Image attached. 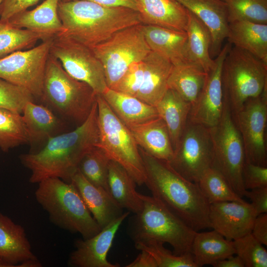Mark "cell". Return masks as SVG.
Masks as SVG:
<instances>
[{
	"mask_svg": "<svg viewBox=\"0 0 267 267\" xmlns=\"http://www.w3.org/2000/svg\"><path fill=\"white\" fill-rule=\"evenodd\" d=\"M99 141L96 101L87 119L76 129L51 137L41 150L21 154L19 159L31 171V183L51 178L70 182L82 158Z\"/></svg>",
	"mask_w": 267,
	"mask_h": 267,
	"instance_id": "1",
	"label": "cell"
},
{
	"mask_svg": "<svg viewBox=\"0 0 267 267\" xmlns=\"http://www.w3.org/2000/svg\"><path fill=\"white\" fill-rule=\"evenodd\" d=\"M139 148L144 164V184L152 196L196 231L210 227V204L198 183L180 175L166 161L155 158Z\"/></svg>",
	"mask_w": 267,
	"mask_h": 267,
	"instance_id": "2",
	"label": "cell"
},
{
	"mask_svg": "<svg viewBox=\"0 0 267 267\" xmlns=\"http://www.w3.org/2000/svg\"><path fill=\"white\" fill-rule=\"evenodd\" d=\"M57 12L62 27L56 36L89 48L121 30L142 23L138 11L131 8L105 6L84 0L59 1Z\"/></svg>",
	"mask_w": 267,
	"mask_h": 267,
	"instance_id": "3",
	"label": "cell"
},
{
	"mask_svg": "<svg viewBox=\"0 0 267 267\" xmlns=\"http://www.w3.org/2000/svg\"><path fill=\"white\" fill-rule=\"evenodd\" d=\"M143 202L140 212L129 220L128 233L134 242L167 243L177 255L191 253L197 231L152 196L138 193Z\"/></svg>",
	"mask_w": 267,
	"mask_h": 267,
	"instance_id": "4",
	"label": "cell"
},
{
	"mask_svg": "<svg viewBox=\"0 0 267 267\" xmlns=\"http://www.w3.org/2000/svg\"><path fill=\"white\" fill-rule=\"evenodd\" d=\"M36 201L53 224L88 239L101 229L86 206L74 184L57 178L38 183Z\"/></svg>",
	"mask_w": 267,
	"mask_h": 267,
	"instance_id": "5",
	"label": "cell"
},
{
	"mask_svg": "<svg viewBox=\"0 0 267 267\" xmlns=\"http://www.w3.org/2000/svg\"><path fill=\"white\" fill-rule=\"evenodd\" d=\"M96 95L88 85L69 75L49 54L41 98L43 101L62 117L81 125L89 116Z\"/></svg>",
	"mask_w": 267,
	"mask_h": 267,
	"instance_id": "6",
	"label": "cell"
},
{
	"mask_svg": "<svg viewBox=\"0 0 267 267\" xmlns=\"http://www.w3.org/2000/svg\"><path fill=\"white\" fill-rule=\"evenodd\" d=\"M222 82L223 97L235 114L267 86V64L247 51L231 46L223 62Z\"/></svg>",
	"mask_w": 267,
	"mask_h": 267,
	"instance_id": "7",
	"label": "cell"
},
{
	"mask_svg": "<svg viewBox=\"0 0 267 267\" xmlns=\"http://www.w3.org/2000/svg\"><path fill=\"white\" fill-rule=\"evenodd\" d=\"M99 141L108 158L122 165L138 185L144 184L145 170L139 148L129 129L101 94L96 95Z\"/></svg>",
	"mask_w": 267,
	"mask_h": 267,
	"instance_id": "8",
	"label": "cell"
},
{
	"mask_svg": "<svg viewBox=\"0 0 267 267\" xmlns=\"http://www.w3.org/2000/svg\"><path fill=\"white\" fill-rule=\"evenodd\" d=\"M209 129L213 148L211 167L224 176L238 195L244 196L246 190L242 175L245 162L243 143L229 105L224 98L222 118L216 126Z\"/></svg>",
	"mask_w": 267,
	"mask_h": 267,
	"instance_id": "9",
	"label": "cell"
},
{
	"mask_svg": "<svg viewBox=\"0 0 267 267\" xmlns=\"http://www.w3.org/2000/svg\"><path fill=\"white\" fill-rule=\"evenodd\" d=\"M90 49L102 64L107 86L112 89L132 64L142 61L151 51L141 24L121 30Z\"/></svg>",
	"mask_w": 267,
	"mask_h": 267,
	"instance_id": "10",
	"label": "cell"
},
{
	"mask_svg": "<svg viewBox=\"0 0 267 267\" xmlns=\"http://www.w3.org/2000/svg\"><path fill=\"white\" fill-rule=\"evenodd\" d=\"M213 153L210 129L188 120L173 156L167 162L182 177L198 183L212 167Z\"/></svg>",
	"mask_w": 267,
	"mask_h": 267,
	"instance_id": "11",
	"label": "cell"
},
{
	"mask_svg": "<svg viewBox=\"0 0 267 267\" xmlns=\"http://www.w3.org/2000/svg\"><path fill=\"white\" fill-rule=\"evenodd\" d=\"M52 38L0 59V79L24 88L34 97L41 98Z\"/></svg>",
	"mask_w": 267,
	"mask_h": 267,
	"instance_id": "12",
	"label": "cell"
},
{
	"mask_svg": "<svg viewBox=\"0 0 267 267\" xmlns=\"http://www.w3.org/2000/svg\"><path fill=\"white\" fill-rule=\"evenodd\" d=\"M49 54L60 62L69 75L88 85L96 95L102 94L108 88L102 65L89 47L55 36Z\"/></svg>",
	"mask_w": 267,
	"mask_h": 267,
	"instance_id": "13",
	"label": "cell"
},
{
	"mask_svg": "<svg viewBox=\"0 0 267 267\" xmlns=\"http://www.w3.org/2000/svg\"><path fill=\"white\" fill-rule=\"evenodd\" d=\"M233 115L242 139L245 162L267 166V86Z\"/></svg>",
	"mask_w": 267,
	"mask_h": 267,
	"instance_id": "14",
	"label": "cell"
},
{
	"mask_svg": "<svg viewBox=\"0 0 267 267\" xmlns=\"http://www.w3.org/2000/svg\"><path fill=\"white\" fill-rule=\"evenodd\" d=\"M231 46L228 42L226 43L214 59V65L207 73L202 90L191 106L189 121L208 128H213L219 123L224 108L222 82V64Z\"/></svg>",
	"mask_w": 267,
	"mask_h": 267,
	"instance_id": "15",
	"label": "cell"
},
{
	"mask_svg": "<svg viewBox=\"0 0 267 267\" xmlns=\"http://www.w3.org/2000/svg\"><path fill=\"white\" fill-rule=\"evenodd\" d=\"M127 211L101 230L88 239H77L75 249L70 253L68 265L72 267H119L107 259L115 235L124 220L129 216Z\"/></svg>",
	"mask_w": 267,
	"mask_h": 267,
	"instance_id": "16",
	"label": "cell"
},
{
	"mask_svg": "<svg viewBox=\"0 0 267 267\" xmlns=\"http://www.w3.org/2000/svg\"><path fill=\"white\" fill-rule=\"evenodd\" d=\"M257 216L250 203L245 201L214 203L209 207L210 228L231 241L251 233Z\"/></svg>",
	"mask_w": 267,
	"mask_h": 267,
	"instance_id": "17",
	"label": "cell"
},
{
	"mask_svg": "<svg viewBox=\"0 0 267 267\" xmlns=\"http://www.w3.org/2000/svg\"><path fill=\"white\" fill-rule=\"evenodd\" d=\"M194 14L208 29L211 37V57L217 56L227 38L229 22L223 0H176Z\"/></svg>",
	"mask_w": 267,
	"mask_h": 267,
	"instance_id": "18",
	"label": "cell"
},
{
	"mask_svg": "<svg viewBox=\"0 0 267 267\" xmlns=\"http://www.w3.org/2000/svg\"><path fill=\"white\" fill-rule=\"evenodd\" d=\"M83 199L89 212L103 228L124 214V209L104 188L88 181L79 171L71 181Z\"/></svg>",
	"mask_w": 267,
	"mask_h": 267,
	"instance_id": "19",
	"label": "cell"
},
{
	"mask_svg": "<svg viewBox=\"0 0 267 267\" xmlns=\"http://www.w3.org/2000/svg\"><path fill=\"white\" fill-rule=\"evenodd\" d=\"M142 23L186 32L188 10L176 0H134Z\"/></svg>",
	"mask_w": 267,
	"mask_h": 267,
	"instance_id": "20",
	"label": "cell"
},
{
	"mask_svg": "<svg viewBox=\"0 0 267 267\" xmlns=\"http://www.w3.org/2000/svg\"><path fill=\"white\" fill-rule=\"evenodd\" d=\"M143 60V77L135 97L156 106L168 89V80L173 65L168 59L152 51Z\"/></svg>",
	"mask_w": 267,
	"mask_h": 267,
	"instance_id": "21",
	"label": "cell"
},
{
	"mask_svg": "<svg viewBox=\"0 0 267 267\" xmlns=\"http://www.w3.org/2000/svg\"><path fill=\"white\" fill-rule=\"evenodd\" d=\"M141 29L151 51L168 59L173 65L190 61L186 32L146 24H141Z\"/></svg>",
	"mask_w": 267,
	"mask_h": 267,
	"instance_id": "22",
	"label": "cell"
},
{
	"mask_svg": "<svg viewBox=\"0 0 267 267\" xmlns=\"http://www.w3.org/2000/svg\"><path fill=\"white\" fill-rule=\"evenodd\" d=\"M138 146L151 156L170 161L174 150L166 124L160 117L129 128Z\"/></svg>",
	"mask_w": 267,
	"mask_h": 267,
	"instance_id": "23",
	"label": "cell"
},
{
	"mask_svg": "<svg viewBox=\"0 0 267 267\" xmlns=\"http://www.w3.org/2000/svg\"><path fill=\"white\" fill-rule=\"evenodd\" d=\"M59 1L45 0L35 9L20 12L6 22L16 28L40 33L52 38L62 30L57 12Z\"/></svg>",
	"mask_w": 267,
	"mask_h": 267,
	"instance_id": "24",
	"label": "cell"
},
{
	"mask_svg": "<svg viewBox=\"0 0 267 267\" xmlns=\"http://www.w3.org/2000/svg\"><path fill=\"white\" fill-rule=\"evenodd\" d=\"M101 95L115 115L128 128L159 117L155 106L131 95L108 88Z\"/></svg>",
	"mask_w": 267,
	"mask_h": 267,
	"instance_id": "25",
	"label": "cell"
},
{
	"mask_svg": "<svg viewBox=\"0 0 267 267\" xmlns=\"http://www.w3.org/2000/svg\"><path fill=\"white\" fill-rule=\"evenodd\" d=\"M0 257L15 267L28 259H38L24 227L0 213Z\"/></svg>",
	"mask_w": 267,
	"mask_h": 267,
	"instance_id": "26",
	"label": "cell"
},
{
	"mask_svg": "<svg viewBox=\"0 0 267 267\" xmlns=\"http://www.w3.org/2000/svg\"><path fill=\"white\" fill-rule=\"evenodd\" d=\"M155 107L159 116L166 125L174 150L186 126L191 104L168 88Z\"/></svg>",
	"mask_w": 267,
	"mask_h": 267,
	"instance_id": "27",
	"label": "cell"
},
{
	"mask_svg": "<svg viewBox=\"0 0 267 267\" xmlns=\"http://www.w3.org/2000/svg\"><path fill=\"white\" fill-rule=\"evenodd\" d=\"M228 42L267 64V24L248 21L229 23Z\"/></svg>",
	"mask_w": 267,
	"mask_h": 267,
	"instance_id": "28",
	"label": "cell"
},
{
	"mask_svg": "<svg viewBox=\"0 0 267 267\" xmlns=\"http://www.w3.org/2000/svg\"><path fill=\"white\" fill-rule=\"evenodd\" d=\"M207 74L199 64L187 61L173 65L168 87L191 104L195 103L204 87Z\"/></svg>",
	"mask_w": 267,
	"mask_h": 267,
	"instance_id": "29",
	"label": "cell"
},
{
	"mask_svg": "<svg viewBox=\"0 0 267 267\" xmlns=\"http://www.w3.org/2000/svg\"><path fill=\"white\" fill-rule=\"evenodd\" d=\"M136 184L122 165L110 160L108 173L109 193L122 208L134 214L140 212L143 207L142 201L135 189Z\"/></svg>",
	"mask_w": 267,
	"mask_h": 267,
	"instance_id": "30",
	"label": "cell"
},
{
	"mask_svg": "<svg viewBox=\"0 0 267 267\" xmlns=\"http://www.w3.org/2000/svg\"><path fill=\"white\" fill-rule=\"evenodd\" d=\"M191 253L197 267L214 265L219 261L235 255L232 241L215 230L196 232L191 246Z\"/></svg>",
	"mask_w": 267,
	"mask_h": 267,
	"instance_id": "31",
	"label": "cell"
},
{
	"mask_svg": "<svg viewBox=\"0 0 267 267\" xmlns=\"http://www.w3.org/2000/svg\"><path fill=\"white\" fill-rule=\"evenodd\" d=\"M22 118L29 137V142L46 140L55 135L62 126L60 120L46 106L30 101L22 111Z\"/></svg>",
	"mask_w": 267,
	"mask_h": 267,
	"instance_id": "32",
	"label": "cell"
},
{
	"mask_svg": "<svg viewBox=\"0 0 267 267\" xmlns=\"http://www.w3.org/2000/svg\"><path fill=\"white\" fill-rule=\"evenodd\" d=\"M188 13L186 32L188 59L200 65L207 73L215 64V60L210 54L211 35L208 29L198 18L189 10Z\"/></svg>",
	"mask_w": 267,
	"mask_h": 267,
	"instance_id": "33",
	"label": "cell"
},
{
	"mask_svg": "<svg viewBox=\"0 0 267 267\" xmlns=\"http://www.w3.org/2000/svg\"><path fill=\"white\" fill-rule=\"evenodd\" d=\"M48 39L43 34L0 22V59L16 51L30 49L38 41Z\"/></svg>",
	"mask_w": 267,
	"mask_h": 267,
	"instance_id": "34",
	"label": "cell"
},
{
	"mask_svg": "<svg viewBox=\"0 0 267 267\" xmlns=\"http://www.w3.org/2000/svg\"><path fill=\"white\" fill-rule=\"evenodd\" d=\"M29 142L20 113L0 107V149L4 152Z\"/></svg>",
	"mask_w": 267,
	"mask_h": 267,
	"instance_id": "35",
	"label": "cell"
},
{
	"mask_svg": "<svg viewBox=\"0 0 267 267\" xmlns=\"http://www.w3.org/2000/svg\"><path fill=\"white\" fill-rule=\"evenodd\" d=\"M198 184L210 204L244 201L233 190L224 176L213 167L208 168L204 172Z\"/></svg>",
	"mask_w": 267,
	"mask_h": 267,
	"instance_id": "36",
	"label": "cell"
},
{
	"mask_svg": "<svg viewBox=\"0 0 267 267\" xmlns=\"http://www.w3.org/2000/svg\"><path fill=\"white\" fill-rule=\"evenodd\" d=\"M109 161L103 150L96 146L82 158L78 170L90 183L104 188L109 193L108 185Z\"/></svg>",
	"mask_w": 267,
	"mask_h": 267,
	"instance_id": "37",
	"label": "cell"
},
{
	"mask_svg": "<svg viewBox=\"0 0 267 267\" xmlns=\"http://www.w3.org/2000/svg\"><path fill=\"white\" fill-rule=\"evenodd\" d=\"M229 23L248 21L267 24V0H223Z\"/></svg>",
	"mask_w": 267,
	"mask_h": 267,
	"instance_id": "38",
	"label": "cell"
},
{
	"mask_svg": "<svg viewBox=\"0 0 267 267\" xmlns=\"http://www.w3.org/2000/svg\"><path fill=\"white\" fill-rule=\"evenodd\" d=\"M163 243L156 241L134 243L139 251L150 254L155 260L158 267H197L191 253L175 255L166 249Z\"/></svg>",
	"mask_w": 267,
	"mask_h": 267,
	"instance_id": "39",
	"label": "cell"
},
{
	"mask_svg": "<svg viewBox=\"0 0 267 267\" xmlns=\"http://www.w3.org/2000/svg\"><path fill=\"white\" fill-rule=\"evenodd\" d=\"M235 255L246 267H267V251L250 233L232 241Z\"/></svg>",
	"mask_w": 267,
	"mask_h": 267,
	"instance_id": "40",
	"label": "cell"
},
{
	"mask_svg": "<svg viewBox=\"0 0 267 267\" xmlns=\"http://www.w3.org/2000/svg\"><path fill=\"white\" fill-rule=\"evenodd\" d=\"M26 89L0 79V107L21 114L25 104L34 101Z\"/></svg>",
	"mask_w": 267,
	"mask_h": 267,
	"instance_id": "41",
	"label": "cell"
},
{
	"mask_svg": "<svg viewBox=\"0 0 267 267\" xmlns=\"http://www.w3.org/2000/svg\"><path fill=\"white\" fill-rule=\"evenodd\" d=\"M144 69L143 60L132 64L113 90L135 97L141 84Z\"/></svg>",
	"mask_w": 267,
	"mask_h": 267,
	"instance_id": "42",
	"label": "cell"
},
{
	"mask_svg": "<svg viewBox=\"0 0 267 267\" xmlns=\"http://www.w3.org/2000/svg\"><path fill=\"white\" fill-rule=\"evenodd\" d=\"M242 175L246 190L267 187V166L245 162Z\"/></svg>",
	"mask_w": 267,
	"mask_h": 267,
	"instance_id": "43",
	"label": "cell"
},
{
	"mask_svg": "<svg viewBox=\"0 0 267 267\" xmlns=\"http://www.w3.org/2000/svg\"><path fill=\"white\" fill-rule=\"evenodd\" d=\"M40 0H3L0 7V22H7L14 15L27 10Z\"/></svg>",
	"mask_w": 267,
	"mask_h": 267,
	"instance_id": "44",
	"label": "cell"
},
{
	"mask_svg": "<svg viewBox=\"0 0 267 267\" xmlns=\"http://www.w3.org/2000/svg\"><path fill=\"white\" fill-rule=\"evenodd\" d=\"M244 196L250 199L257 216L267 213V187L246 190Z\"/></svg>",
	"mask_w": 267,
	"mask_h": 267,
	"instance_id": "45",
	"label": "cell"
},
{
	"mask_svg": "<svg viewBox=\"0 0 267 267\" xmlns=\"http://www.w3.org/2000/svg\"><path fill=\"white\" fill-rule=\"evenodd\" d=\"M251 233L263 245H267V213L256 217Z\"/></svg>",
	"mask_w": 267,
	"mask_h": 267,
	"instance_id": "46",
	"label": "cell"
},
{
	"mask_svg": "<svg viewBox=\"0 0 267 267\" xmlns=\"http://www.w3.org/2000/svg\"><path fill=\"white\" fill-rule=\"evenodd\" d=\"M140 253L126 267H158L157 264L153 257L145 251H140Z\"/></svg>",
	"mask_w": 267,
	"mask_h": 267,
	"instance_id": "47",
	"label": "cell"
},
{
	"mask_svg": "<svg viewBox=\"0 0 267 267\" xmlns=\"http://www.w3.org/2000/svg\"><path fill=\"white\" fill-rule=\"evenodd\" d=\"M75 0H60L66 1ZM91 1L105 6H123L137 10V7L134 0H84Z\"/></svg>",
	"mask_w": 267,
	"mask_h": 267,
	"instance_id": "48",
	"label": "cell"
},
{
	"mask_svg": "<svg viewBox=\"0 0 267 267\" xmlns=\"http://www.w3.org/2000/svg\"><path fill=\"white\" fill-rule=\"evenodd\" d=\"M214 267H245L241 259L237 255H231L220 260L214 265Z\"/></svg>",
	"mask_w": 267,
	"mask_h": 267,
	"instance_id": "49",
	"label": "cell"
},
{
	"mask_svg": "<svg viewBox=\"0 0 267 267\" xmlns=\"http://www.w3.org/2000/svg\"><path fill=\"white\" fill-rule=\"evenodd\" d=\"M42 264L38 259H28L17 265V267H42Z\"/></svg>",
	"mask_w": 267,
	"mask_h": 267,
	"instance_id": "50",
	"label": "cell"
},
{
	"mask_svg": "<svg viewBox=\"0 0 267 267\" xmlns=\"http://www.w3.org/2000/svg\"><path fill=\"white\" fill-rule=\"evenodd\" d=\"M0 267H15L14 265L0 257Z\"/></svg>",
	"mask_w": 267,
	"mask_h": 267,
	"instance_id": "51",
	"label": "cell"
},
{
	"mask_svg": "<svg viewBox=\"0 0 267 267\" xmlns=\"http://www.w3.org/2000/svg\"><path fill=\"white\" fill-rule=\"evenodd\" d=\"M3 0H0V5L2 3V2Z\"/></svg>",
	"mask_w": 267,
	"mask_h": 267,
	"instance_id": "52",
	"label": "cell"
}]
</instances>
